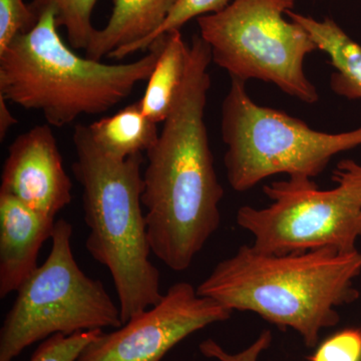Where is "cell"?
Masks as SVG:
<instances>
[{"label": "cell", "mask_w": 361, "mask_h": 361, "mask_svg": "<svg viewBox=\"0 0 361 361\" xmlns=\"http://www.w3.org/2000/svg\"><path fill=\"white\" fill-rule=\"evenodd\" d=\"M212 54L200 35L190 44L184 80L158 141L147 152L142 203L152 253L187 270L221 223L224 189L205 123Z\"/></svg>", "instance_id": "obj_1"}, {"label": "cell", "mask_w": 361, "mask_h": 361, "mask_svg": "<svg viewBox=\"0 0 361 361\" xmlns=\"http://www.w3.org/2000/svg\"><path fill=\"white\" fill-rule=\"evenodd\" d=\"M360 274L358 250L272 254L244 245L218 263L197 292L231 311H249L294 330L313 348L323 329L338 324L337 308L360 297L355 280Z\"/></svg>", "instance_id": "obj_2"}, {"label": "cell", "mask_w": 361, "mask_h": 361, "mask_svg": "<svg viewBox=\"0 0 361 361\" xmlns=\"http://www.w3.org/2000/svg\"><path fill=\"white\" fill-rule=\"evenodd\" d=\"M56 14L42 13L30 32L0 52V96L25 110L39 111L51 127L82 115H99L122 103L155 68L163 39L129 63L82 58L59 37Z\"/></svg>", "instance_id": "obj_3"}, {"label": "cell", "mask_w": 361, "mask_h": 361, "mask_svg": "<svg viewBox=\"0 0 361 361\" xmlns=\"http://www.w3.org/2000/svg\"><path fill=\"white\" fill-rule=\"evenodd\" d=\"M73 175L82 189L84 219L90 233L85 247L92 259L110 271L123 324L155 305L160 271L149 260L151 247L142 211V154L118 160L104 153L87 126L73 135Z\"/></svg>", "instance_id": "obj_4"}, {"label": "cell", "mask_w": 361, "mask_h": 361, "mask_svg": "<svg viewBox=\"0 0 361 361\" xmlns=\"http://www.w3.org/2000/svg\"><path fill=\"white\" fill-rule=\"evenodd\" d=\"M221 133L228 183L238 193L275 175L313 179L334 157L361 146V128L339 134L311 129L282 111L259 106L246 82L235 78L221 108Z\"/></svg>", "instance_id": "obj_5"}, {"label": "cell", "mask_w": 361, "mask_h": 361, "mask_svg": "<svg viewBox=\"0 0 361 361\" xmlns=\"http://www.w3.org/2000/svg\"><path fill=\"white\" fill-rule=\"evenodd\" d=\"M336 186L322 190L304 176H291L263 187L271 203L264 208L242 206L237 224L250 233L256 250L298 253L330 248L357 250L361 237V165L346 159L332 173Z\"/></svg>", "instance_id": "obj_6"}, {"label": "cell", "mask_w": 361, "mask_h": 361, "mask_svg": "<svg viewBox=\"0 0 361 361\" xmlns=\"http://www.w3.org/2000/svg\"><path fill=\"white\" fill-rule=\"evenodd\" d=\"M73 226L56 221L47 260L18 289L0 330V361L54 334L122 326L120 305L101 280L80 269L71 247Z\"/></svg>", "instance_id": "obj_7"}, {"label": "cell", "mask_w": 361, "mask_h": 361, "mask_svg": "<svg viewBox=\"0 0 361 361\" xmlns=\"http://www.w3.org/2000/svg\"><path fill=\"white\" fill-rule=\"evenodd\" d=\"M295 0H232L219 13L197 18L212 61L231 78L262 80L304 104L319 99L304 63L317 51L310 35L284 14Z\"/></svg>", "instance_id": "obj_8"}, {"label": "cell", "mask_w": 361, "mask_h": 361, "mask_svg": "<svg viewBox=\"0 0 361 361\" xmlns=\"http://www.w3.org/2000/svg\"><path fill=\"white\" fill-rule=\"evenodd\" d=\"M233 311L177 282L158 303L114 331H103L77 361H161L188 336L231 317Z\"/></svg>", "instance_id": "obj_9"}, {"label": "cell", "mask_w": 361, "mask_h": 361, "mask_svg": "<svg viewBox=\"0 0 361 361\" xmlns=\"http://www.w3.org/2000/svg\"><path fill=\"white\" fill-rule=\"evenodd\" d=\"M73 183L51 126H35L9 146L0 193L11 195L45 218L56 220L70 205Z\"/></svg>", "instance_id": "obj_10"}, {"label": "cell", "mask_w": 361, "mask_h": 361, "mask_svg": "<svg viewBox=\"0 0 361 361\" xmlns=\"http://www.w3.org/2000/svg\"><path fill=\"white\" fill-rule=\"evenodd\" d=\"M56 222L0 193V298L18 292L37 269L40 249Z\"/></svg>", "instance_id": "obj_11"}, {"label": "cell", "mask_w": 361, "mask_h": 361, "mask_svg": "<svg viewBox=\"0 0 361 361\" xmlns=\"http://www.w3.org/2000/svg\"><path fill=\"white\" fill-rule=\"evenodd\" d=\"M110 20L96 30L85 56L94 61H122L140 47L163 25L178 0H113Z\"/></svg>", "instance_id": "obj_12"}, {"label": "cell", "mask_w": 361, "mask_h": 361, "mask_svg": "<svg viewBox=\"0 0 361 361\" xmlns=\"http://www.w3.org/2000/svg\"><path fill=\"white\" fill-rule=\"evenodd\" d=\"M286 16L306 30L318 51L329 56L334 68L330 77L332 92L348 99H361V45L332 18L317 20L293 11H287Z\"/></svg>", "instance_id": "obj_13"}, {"label": "cell", "mask_w": 361, "mask_h": 361, "mask_svg": "<svg viewBox=\"0 0 361 361\" xmlns=\"http://www.w3.org/2000/svg\"><path fill=\"white\" fill-rule=\"evenodd\" d=\"M161 37L163 47L160 56L139 101L142 113L156 123H164L170 114L184 80L190 49L180 30Z\"/></svg>", "instance_id": "obj_14"}, {"label": "cell", "mask_w": 361, "mask_h": 361, "mask_svg": "<svg viewBox=\"0 0 361 361\" xmlns=\"http://www.w3.org/2000/svg\"><path fill=\"white\" fill-rule=\"evenodd\" d=\"M87 127L97 146L118 160L147 153L160 135L158 123L142 113L139 102Z\"/></svg>", "instance_id": "obj_15"}, {"label": "cell", "mask_w": 361, "mask_h": 361, "mask_svg": "<svg viewBox=\"0 0 361 361\" xmlns=\"http://www.w3.org/2000/svg\"><path fill=\"white\" fill-rule=\"evenodd\" d=\"M97 0H32L30 11L39 20L47 11L56 14V25L65 28L71 47L87 49L97 28L92 16Z\"/></svg>", "instance_id": "obj_16"}, {"label": "cell", "mask_w": 361, "mask_h": 361, "mask_svg": "<svg viewBox=\"0 0 361 361\" xmlns=\"http://www.w3.org/2000/svg\"><path fill=\"white\" fill-rule=\"evenodd\" d=\"M103 331L96 329L71 336L54 334L40 343L30 361H77L85 348Z\"/></svg>", "instance_id": "obj_17"}, {"label": "cell", "mask_w": 361, "mask_h": 361, "mask_svg": "<svg viewBox=\"0 0 361 361\" xmlns=\"http://www.w3.org/2000/svg\"><path fill=\"white\" fill-rule=\"evenodd\" d=\"M230 2V0H178L161 27L141 45L139 51H147L159 37L173 30H180L182 26L193 18L219 13Z\"/></svg>", "instance_id": "obj_18"}, {"label": "cell", "mask_w": 361, "mask_h": 361, "mask_svg": "<svg viewBox=\"0 0 361 361\" xmlns=\"http://www.w3.org/2000/svg\"><path fill=\"white\" fill-rule=\"evenodd\" d=\"M37 23L30 4L23 0H0V52L18 35L30 32Z\"/></svg>", "instance_id": "obj_19"}, {"label": "cell", "mask_w": 361, "mask_h": 361, "mask_svg": "<svg viewBox=\"0 0 361 361\" xmlns=\"http://www.w3.org/2000/svg\"><path fill=\"white\" fill-rule=\"evenodd\" d=\"M310 361H361V329H346L325 339Z\"/></svg>", "instance_id": "obj_20"}, {"label": "cell", "mask_w": 361, "mask_h": 361, "mask_svg": "<svg viewBox=\"0 0 361 361\" xmlns=\"http://www.w3.org/2000/svg\"><path fill=\"white\" fill-rule=\"evenodd\" d=\"M272 338V332L264 330L251 345L236 353H228L213 339H206L202 342L199 349L206 357L218 361H259L260 355L270 348Z\"/></svg>", "instance_id": "obj_21"}, {"label": "cell", "mask_w": 361, "mask_h": 361, "mask_svg": "<svg viewBox=\"0 0 361 361\" xmlns=\"http://www.w3.org/2000/svg\"><path fill=\"white\" fill-rule=\"evenodd\" d=\"M8 102L4 97L0 96V140L4 141L6 137L7 133L13 127L18 120L9 110Z\"/></svg>", "instance_id": "obj_22"}]
</instances>
